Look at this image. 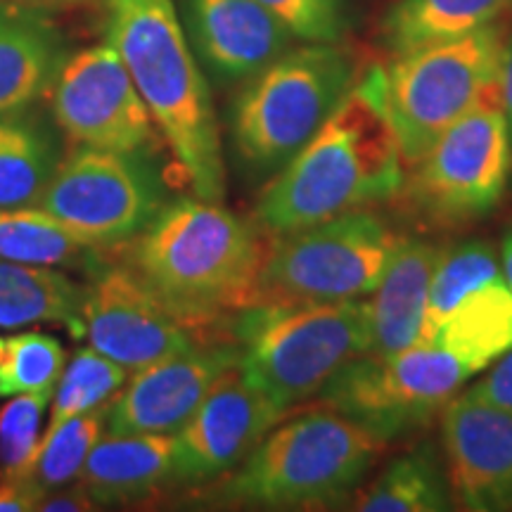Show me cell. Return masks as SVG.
I'll return each instance as SVG.
<instances>
[{"mask_svg":"<svg viewBox=\"0 0 512 512\" xmlns=\"http://www.w3.org/2000/svg\"><path fill=\"white\" fill-rule=\"evenodd\" d=\"M114 254L197 335L256 304L268 247L256 223L195 195L166 202L150 226Z\"/></svg>","mask_w":512,"mask_h":512,"instance_id":"1","label":"cell"},{"mask_svg":"<svg viewBox=\"0 0 512 512\" xmlns=\"http://www.w3.org/2000/svg\"><path fill=\"white\" fill-rule=\"evenodd\" d=\"M403 164L375 67L354 83L316 136L261 190L254 223L280 238L392 200L401 190Z\"/></svg>","mask_w":512,"mask_h":512,"instance_id":"2","label":"cell"},{"mask_svg":"<svg viewBox=\"0 0 512 512\" xmlns=\"http://www.w3.org/2000/svg\"><path fill=\"white\" fill-rule=\"evenodd\" d=\"M105 41L124 60L192 195L221 202L226 166L209 83L174 0H102Z\"/></svg>","mask_w":512,"mask_h":512,"instance_id":"3","label":"cell"},{"mask_svg":"<svg viewBox=\"0 0 512 512\" xmlns=\"http://www.w3.org/2000/svg\"><path fill=\"white\" fill-rule=\"evenodd\" d=\"M233 337L238 368L280 411L320 389L373 344L370 302L254 304L238 311Z\"/></svg>","mask_w":512,"mask_h":512,"instance_id":"4","label":"cell"},{"mask_svg":"<svg viewBox=\"0 0 512 512\" xmlns=\"http://www.w3.org/2000/svg\"><path fill=\"white\" fill-rule=\"evenodd\" d=\"M384 446L337 411H309L275 425L221 486L223 503L330 508L349 501Z\"/></svg>","mask_w":512,"mask_h":512,"instance_id":"5","label":"cell"},{"mask_svg":"<svg viewBox=\"0 0 512 512\" xmlns=\"http://www.w3.org/2000/svg\"><path fill=\"white\" fill-rule=\"evenodd\" d=\"M356 83V64L337 43L290 48L245 81L230 110V143L252 176H275Z\"/></svg>","mask_w":512,"mask_h":512,"instance_id":"6","label":"cell"},{"mask_svg":"<svg viewBox=\"0 0 512 512\" xmlns=\"http://www.w3.org/2000/svg\"><path fill=\"white\" fill-rule=\"evenodd\" d=\"M505 29L494 22L472 34L394 55L377 67L384 110L406 164H418L448 126L501 86Z\"/></svg>","mask_w":512,"mask_h":512,"instance_id":"7","label":"cell"},{"mask_svg":"<svg viewBox=\"0 0 512 512\" xmlns=\"http://www.w3.org/2000/svg\"><path fill=\"white\" fill-rule=\"evenodd\" d=\"M401 238L370 211H347L268 247L256 304L342 302L370 294Z\"/></svg>","mask_w":512,"mask_h":512,"instance_id":"8","label":"cell"},{"mask_svg":"<svg viewBox=\"0 0 512 512\" xmlns=\"http://www.w3.org/2000/svg\"><path fill=\"white\" fill-rule=\"evenodd\" d=\"M166 202L169 192L147 150L76 145L62 155L38 207L88 245L114 254L136 240Z\"/></svg>","mask_w":512,"mask_h":512,"instance_id":"9","label":"cell"},{"mask_svg":"<svg viewBox=\"0 0 512 512\" xmlns=\"http://www.w3.org/2000/svg\"><path fill=\"white\" fill-rule=\"evenodd\" d=\"M470 377L472 370L439 344H415L394 356L354 358L318 396L387 444L427 425Z\"/></svg>","mask_w":512,"mask_h":512,"instance_id":"10","label":"cell"},{"mask_svg":"<svg viewBox=\"0 0 512 512\" xmlns=\"http://www.w3.org/2000/svg\"><path fill=\"white\" fill-rule=\"evenodd\" d=\"M512 138L501 86L491 88L437 138L418 162L411 197L434 223H465L501 202L510 176Z\"/></svg>","mask_w":512,"mask_h":512,"instance_id":"11","label":"cell"},{"mask_svg":"<svg viewBox=\"0 0 512 512\" xmlns=\"http://www.w3.org/2000/svg\"><path fill=\"white\" fill-rule=\"evenodd\" d=\"M50 110L57 131L74 145L143 152L155 140L152 114L107 41L64 57L50 86Z\"/></svg>","mask_w":512,"mask_h":512,"instance_id":"12","label":"cell"},{"mask_svg":"<svg viewBox=\"0 0 512 512\" xmlns=\"http://www.w3.org/2000/svg\"><path fill=\"white\" fill-rule=\"evenodd\" d=\"M83 320L91 347L131 373L200 342L119 261L93 268Z\"/></svg>","mask_w":512,"mask_h":512,"instance_id":"13","label":"cell"},{"mask_svg":"<svg viewBox=\"0 0 512 512\" xmlns=\"http://www.w3.org/2000/svg\"><path fill=\"white\" fill-rule=\"evenodd\" d=\"M283 415L285 411L259 392L238 366L228 368L176 432L174 482L202 484L233 470Z\"/></svg>","mask_w":512,"mask_h":512,"instance_id":"14","label":"cell"},{"mask_svg":"<svg viewBox=\"0 0 512 512\" xmlns=\"http://www.w3.org/2000/svg\"><path fill=\"white\" fill-rule=\"evenodd\" d=\"M238 344H204L136 370L110 401L107 432L176 434L228 368L238 366Z\"/></svg>","mask_w":512,"mask_h":512,"instance_id":"15","label":"cell"},{"mask_svg":"<svg viewBox=\"0 0 512 512\" xmlns=\"http://www.w3.org/2000/svg\"><path fill=\"white\" fill-rule=\"evenodd\" d=\"M441 437L453 503L475 512L512 510V413L456 394L444 406Z\"/></svg>","mask_w":512,"mask_h":512,"instance_id":"16","label":"cell"},{"mask_svg":"<svg viewBox=\"0 0 512 512\" xmlns=\"http://www.w3.org/2000/svg\"><path fill=\"white\" fill-rule=\"evenodd\" d=\"M181 22L197 62L221 83L252 79L294 41L256 0H181Z\"/></svg>","mask_w":512,"mask_h":512,"instance_id":"17","label":"cell"},{"mask_svg":"<svg viewBox=\"0 0 512 512\" xmlns=\"http://www.w3.org/2000/svg\"><path fill=\"white\" fill-rule=\"evenodd\" d=\"M441 249L432 242L401 240L370 302L373 344L368 354L394 356L420 344L434 268Z\"/></svg>","mask_w":512,"mask_h":512,"instance_id":"18","label":"cell"},{"mask_svg":"<svg viewBox=\"0 0 512 512\" xmlns=\"http://www.w3.org/2000/svg\"><path fill=\"white\" fill-rule=\"evenodd\" d=\"M176 434H102L79 482L95 503H131L176 484Z\"/></svg>","mask_w":512,"mask_h":512,"instance_id":"19","label":"cell"},{"mask_svg":"<svg viewBox=\"0 0 512 512\" xmlns=\"http://www.w3.org/2000/svg\"><path fill=\"white\" fill-rule=\"evenodd\" d=\"M67 50L46 15L0 3V114L31 107L50 91Z\"/></svg>","mask_w":512,"mask_h":512,"instance_id":"20","label":"cell"},{"mask_svg":"<svg viewBox=\"0 0 512 512\" xmlns=\"http://www.w3.org/2000/svg\"><path fill=\"white\" fill-rule=\"evenodd\" d=\"M86 285L50 266L0 259V328L17 330L31 323L64 325L72 335H86L83 320Z\"/></svg>","mask_w":512,"mask_h":512,"instance_id":"21","label":"cell"},{"mask_svg":"<svg viewBox=\"0 0 512 512\" xmlns=\"http://www.w3.org/2000/svg\"><path fill=\"white\" fill-rule=\"evenodd\" d=\"M432 344H439L472 370L482 373L512 351V290L503 275L460 299L439 325Z\"/></svg>","mask_w":512,"mask_h":512,"instance_id":"22","label":"cell"},{"mask_svg":"<svg viewBox=\"0 0 512 512\" xmlns=\"http://www.w3.org/2000/svg\"><path fill=\"white\" fill-rule=\"evenodd\" d=\"M60 159V138L41 114H0V209L38 204Z\"/></svg>","mask_w":512,"mask_h":512,"instance_id":"23","label":"cell"},{"mask_svg":"<svg viewBox=\"0 0 512 512\" xmlns=\"http://www.w3.org/2000/svg\"><path fill=\"white\" fill-rule=\"evenodd\" d=\"M510 8L512 0H396L380 36L392 55L411 53L489 27Z\"/></svg>","mask_w":512,"mask_h":512,"instance_id":"24","label":"cell"},{"mask_svg":"<svg viewBox=\"0 0 512 512\" xmlns=\"http://www.w3.org/2000/svg\"><path fill=\"white\" fill-rule=\"evenodd\" d=\"M107 252L88 245L38 204L0 209V259L31 266L93 268Z\"/></svg>","mask_w":512,"mask_h":512,"instance_id":"25","label":"cell"},{"mask_svg":"<svg viewBox=\"0 0 512 512\" xmlns=\"http://www.w3.org/2000/svg\"><path fill=\"white\" fill-rule=\"evenodd\" d=\"M446 467L432 444L403 453L356 496L363 512H444L453 508Z\"/></svg>","mask_w":512,"mask_h":512,"instance_id":"26","label":"cell"},{"mask_svg":"<svg viewBox=\"0 0 512 512\" xmlns=\"http://www.w3.org/2000/svg\"><path fill=\"white\" fill-rule=\"evenodd\" d=\"M107 413H110V403L74 415L55 430H48L46 437L38 441L34 458L24 475L38 486L43 496L76 482L88 453L107 430Z\"/></svg>","mask_w":512,"mask_h":512,"instance_id":"27","label":"cell"},{"mask_svg":"<svg viewBox=\"0 0 512 512\" xmlns=\"http://www.w3.org/2000/svg\"><path fill=\"white\" fill-rule=\"evenodd\" d=\"M501 275V266L491 245L486 242H465L451 252H441V259L434 268L430 285V302H427L425 328L420 344H432L439 325L456 309L460 299L475 292L489 280Z\"/></svg>","mask_w":512,"mask_h":512,"instance_id":"28","label":"cell"},{"mask_svg":"<svg viewBox=\"0 0 512 512\" xmlns=\"http://www.w3.org/2000/svg\"><path fill=\"white\" fill-rule=\"evenodd\" d=\"M126 368L102 356L93 347H83L62 370L57 380L53 408H50L48 430H55L74 415L88 413L93 408L110 403L121 384L126 382Z\"/></svg>","mask_w":512,"mask_h":512,"instance_id":"29","label":"cell"},{"mask_svg":"<svg viewBox=\"0 0 512 512\" xmlns=\"http://www.w3.org/2000/svg\"><path fill=\"white\" fill-rule=\"evenodd\" d=\"M64 370V349L43 332H22L5 339L0 358V396L50 394Z\"/></svg>","mask_w":512,"mask_h":512,"instance_id":"30","label":"cell"},{"mask_svg":"<svg viewBox=\"0 0 512 512\" xmlns=\"http://www.w3.org/2000/svg\"><path fill=\"white\" fill-rule=\"evenodd\" d=\"M48 401L50 394H15L0 408V479L27 472Z\"/></svg>","mask_w":512,"mask_h":512,"instance_id":"31","label":"cell"},{"mask_svg":"<svg viewBox=\"0 0 512 512\" xmlns=\"http://www.w3.org/2000/svg\"><path fill=\"white\" fill-rule=\"evenodd\" d=\"M273 12L294 38L309 43H337L349 29L344 0H256Z\"/></svg>","mask_w":512,"mask_h":512,"instance_id":"32","label":"cell"},{"mask_svg":"<svg viewBox=\"0 0 512 512\" xmlns=\"http://www.w3.org/2000/svg\"><path fill=\"white\" fill-rule=\"evenodd\" d=\"M467 392L475 394L477 399L494 403V406L512 413V351L498 358L494 370L486 377H482L475 387L467 389Z\"/></svg>","mask_w":512,"mask_h":512,"instance_id":"33","label":"cell"},{"mask_svg":"<svg viewBox=\"0 0 512 512\" xmlns=\"http://www.w3.org/2000/svg\"><path fill=\"white\" fill-rule=\"evenodd\" d=\"M43 494L27 475L0 479V512L38 510Z\"/></svg>","mask_w":512,"mask_h":512,"instance_id":"34","label":"cell"},{"mask_svg":"<svg viewBox=\"0 0 512 512\" xmlns=\"http://www.w3.org/2000/svg\"><path fill=\"white\" fill-rule=\"evenodd\" d=\"M95 501L88 496V491L81 484L76 486H62V489L50 491L38 503V510L43 512H86L93 510Z\"/></svg>","mask_w":512,"mask_h":512,"instance_id":"35","label":"cell"},{"mask_svg":"<svg viewBox=\"0 0 512 512\" xmlns=\"http://www.w3.org/2000/svg\"><path fill=\"white\" fill-rule=\"evenodd\" d=\"M12 8L36 12V15H57V12H74L83 8H100L102 0H0Z\"/></svg>","mask_w":512,"mask_h":512,"instance_id":"36","label":"cell"},{"mask_svg":"<svg viewBox=\"0 0 512 512\" xmlns=\"http://www.w3.org/2000/svg\"><path fill=\"white\" fill-rule=\"evenodd\" d=\"M501 93H503L505 117H508V126H510V138H512V36H510V41H505L503 72H501Z\"/></svg>","mask_w":512,"mask_h":512,"instance_id":"37","label":"cell"},{"mask_svg":"<svg viewBox=\"0 0 512 512\" xmlns=\"http://www.w3.org/2000/svg\"><path fill=\"white\" fill-rule=\"evenodd\" d=\"M501 268H503V278L508 280L510 290H512V230L505 235L503 240V249H501Z\"/></svg>","mask_w":512,"mask_h":512,"instance_id":"38","label":"cell"},{"mask_svg":"<svg viewBox=\"0 0 512 512\" xmlns=\"http://www.w3.org/2000/svg\"><path fill=\"white\" fill-rule=\"evenodd\" d=\"M3 349H5V339H0V358H3Z\"/></svg>","mask_w":512,"mask_h":512,"instance_id":"39","label":"cell"}]
</instances>
